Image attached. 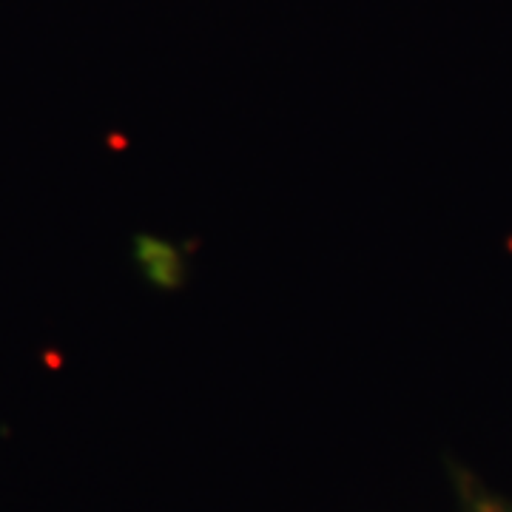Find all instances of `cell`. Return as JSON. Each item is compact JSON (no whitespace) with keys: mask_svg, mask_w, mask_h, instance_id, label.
<instances>
[{"mask_svg":"<svg viewBox=\"0 0 512 512\" xmlns=\"http://www.w3.org/2000/svg\"><path fill=\"white\" fill-rule=\"evenodd\" d=\"M137 265L148 282L160 291H177L183 288L188 259L180 251V245L160 237H140L134 245Z\"/></svg>","mask_w":512,"mask_h":512,"instance_id":"cell-1","label":"cell"},{"mask_svg":"<svg viewBox=\"0 0 512 512\" xmlns=\"http://www.w3.org/2000/svg\"><path fill=\"white\" fill-rule=\"evenodd\" d=\"M461 501H464V512H512L510 501L487 495L473 481L461 484Z\"/></svg>","mask_w":512,"mask_h":512,"instance_id":"cell-2","label":"cell"}]
</instances>
